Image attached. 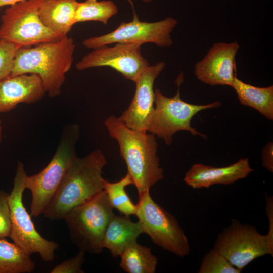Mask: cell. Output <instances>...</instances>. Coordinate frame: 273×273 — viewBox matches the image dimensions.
I'll list each match as a JSON object with an SVG mask.
<instances>
[{
    "label": "cell",
    "mask_w": 273,
    "mask_h": 273,
    "mask_svg": "<svg viewBox=\"0 0 273 273\" xmlns=\"http://www.w3.org/2000/svg\"><path fill=\"white\" fill-rule=\"evenodd\" d=\"M2 140V121L0 119V142Z\"/></svg>",
    "instance_id": "31"
},
{
    "label": "cell",
    "mask_w": 273,
    "mask_h": 273,
    "mask_svg": "<svg viewBox=\"0 0 273 273\" xmlns=\"http://www.w3.org/2000/svg\"><path fill=\"white\" fill-rule=\"evenodd\" d=\"M8 193L0 189V239L10 237L11 232Z\"/></svg>",
    "instance_id": "26"
},
{
    "label": "cell",
    "mask_w": 273,
    "mask_h": 273,
    "mask_svg": "<svg viewBox=\"0 0 273 273\" xmlns=\"http://www.w3.org/2000/svg\"><path fill=\"white\" fill-rule=\"evenodd\" d=\"M139 197L135 216L144 233L164 250L183 258L188 255V239L175 217L153 200L150 191Z\"/></svg>",
    "instance_id": "9"
},
{
    "label": "cell",
    "mask_w": 273,
    "mask_h": 273,
    "mask_svg": "<svg viewBox=\"0 0 273 273\" xmlns=\"http://www.w3.org/2000/svg\"><path fill=\"white\" fill-rule=\"evenodd\" d=\"M143 233V229L139 221L134 222L129 216L114 214L104 233L103 248L109 249L113 257L120 256L128 246L137 242L138 237Z\"/></svg>",
    "instance_id": "18"
},
{
    "label": "cell",
    "mask_w": 273,
    "mask_h": 273,
    "mask_svg": "<svg viewBox=\"0 0 273 273\" xmlns=\"http://www.w3.org/2000/svg\"><path fill=\"white\" fill-rule=\"evenodd\" d=\"M85 252L79 250L74 257L66 259L54 267L51 273H83L82 266L85 261Z\"/></svg>",
    "instance_id": "27"
},
{
    "label": "cell",
    "mask_w": 273,
    "mask_h": 273,
    "mask_svg": "<svg viewBox=\"0 0 273 273\" xmlns=\"http://www.w3.org/2000/svg\"><path fill=\"white\" fill-rule=\"evenodd\" d=\"M26 175L24 164L18 161L13 187L8 196L11 222L10 238L30 255L38 253L43 260L50 262L54 260L59 245L43 238L38 232L24 205L23 195L26 189Z\"/></svg>",
    "instance_id": "7"
},
{
    "label": "cell",
    "mask_w": 273,
    "mask_h": 273,
    "mask_svg": "<svg viewBox=\"0 0 273 273\" xmlns=\"http://www.w3.org/2000/svg\"><path fill=\"white\" fill-rule=\"evenodd\" d=\"M141 45L116 43L112 47L104 46L93 49L75 65L78 70L109 67L121 73L126 79L134 82L150 65L142 56Z\"/></svg>",
    "instance_id": "12"
},
{
    "label": "cell",
    "mask_w": 273,
    "mask_h": 273,
    "mask_svg": "<svg viewBox=\"0 0 273 273\" xmlns=\"http://www.w3.org/2000/svg\"><path fill=\"white\" fill-rule=\"evenodd\" d=\"M79 136L78 125H66L55 154L48 164L39 172L26 176L25 188L30 190L32 196V216L36 217L43 214L69 167L77 157L75 146Z\"/></svg>",
    "instance_id": "4"
},
{
    "label": "cell",
    "mask_w": 273,
    "mask_h": 273,
    "mask_svg": "<svg viewBox=\"0 0 273 273\" xmlns=\"http://www.w3.org/2000/svg\"><path fill=\"white\" fill-rule=\"evenodd\" d=\"M183 80V75H179L177 79L178 89L173 97L165 96L158 88L154 90V108L147 132L162 139L168 145L172 142L173 135L180 131H187L194 136L206 139V135L191 126V120L201 111L217 108L222 105L218 101L205 105H195L184 101L179 92Z\"/></svg>",
    "instance_id": "6"
},
{
    "label": "cell",
    "mask_w": 273,
    "mask_h": 273,
    "mask_svg": "<svg viewBox=\"0 0 273 273\" xmlns=\"http://www.w3.org/2000/svg\"><path fill=\"white\" fill-rule=\"evenodd\" d=\"M106 158L100 149L77 157L69 167L43 214L51 220L64 219L74 208L92 199L104 190L103 169Z\"/></svg>",
    "instance_id": "1"
},
{
    "label": "cell",
    "mask_w": 273,
    "mask_h": 273,
    "mask_svg": "<svg viewBox=\"0 0 273 273\" xmlns=\"http://www.w3.org/2000/svg\"><path fill=\"white\" fill-rule=\"evenodd\" d=\"M35 268L28 254L14 242L0 239V273H29Z\"/></svg>",
    "instance_id": "20"
},
{
    "label": "cell",
    "mask_w": 273,
    "mask_h": 273,
    "mask_svg": "<svg viewBox=\"0 0 273 273\" xmlns=\"http://www.w3.org/2000/svg\"><path fill=\"white\" fill-rule=\"evenodd\" d=\"M165 67L164 62L149 65L134 82L133 98L127 109L118 117L128 128L147 132L154 108V83Z\"/></svg>",
    "instance_id": "13"
},
{
    "label": "cell",
    "mask_w": 273,
    "mask_h": 273,
    "mask_svg": "<svg viewBox=\"0 0 273 273\" xmlns=\"http://www.w3.org/2000/svg\"><path fill=\"white\" fill-rule=\"evenodd\" d=\"M213 249L242 271L258 257L273 256V240L259 233L254 226L232 219L217 236Z\"/></svg>",
    "instance_id": "10"
},
{
    "label": "cell",
    "mask_w": 273,
    "mask_h": 273,
    "mask_svg": "<svg viewBox=\"0 0 273 273\" xmlns=\"http://www.w3.org/2000/svg\"><path fill=\"white\" fill-rule=\"evenodd\" d=\"M114 214L103 190L88 201L72 209L64 217L70 239L79 249L93 254L103 249L105 230Z\"/></svg>",
    "instance_id": "5"
},
{
    "label": "cell",
    "mask_w": 273,
    "mask_h": 273,
    "mask_svg": "<svg viewBox=\"0 0 273 273\" xmlns=\"http://www.w3.org/2000/svg\"><path fill=\"white\" fill-rule=\"evenodd\" d=\"M237 42H217L195 66L194 74L203 83L212 86H231L236 76Z\"/></svg>",
    "instance_id": "14"
},
{
    "label": "cell",
    "mask_w": 273,
    "mask_h": 273,
    "mask_svg": "<svg viewBox=\"0 0 273 273\" xmlns=\"http://www.w3.org/2000/svg\"><path fill=\"white\" fill-rule=\"evenodd\" d=\"M144 3H149L152 2L153 0H142Z\"/></svg>",
    "instance_id": "32"
},
{
    "label": "cell",
    "mask_w": 273,
    "mask_h": 273,
    "mask_svg": "<svg viewBox=\"0 0 273 273\" xmlns=\"http://www.w3.org/2000/svg\"><path fill=\"white\" fill-rule=\"evenodd\" d=\"M121 268L127 273H154L158 264L157 257L151 249L137 242L128 246L120 255Z\"/></svg>",
    "instance_id": "21"
},
{
    "label": "cell",
    "mask_w": 273,
    "mask_h": 273,
    "mask_svg": "<svg viewBox=\"0 0 273 273\" xmlns=\"http://www.w3.org/2000/svg\"><path fill=\"white\" fill-rule=\"evenodd\" d=\"M46 94L41 80L36 74L10 76L0 81V113L11 111L21 103H35Z\"/></svg>",
    "instance_id": "16"
},
{
    "label": "cell",
    "mask_w": 273,
    "mask_h": 273,
    "mask_svg": "<svg viewBox=\"0 0 273 273\" xmlns=\"http://www.w3.org/2000/svg\"><path fill=\"white\" fill-rule=\"evenodd\" d=\"M253 171L248 158H241L233 164L221 167L196 163L187 171L184 181L194 189L209 188L214 185L233 184L247 177Z\"/></svg>",
    "instance_id": "15"
},
{
    "label": "cell",
    "mask_w": 273,
    "mask_h": 273,
    "mask_svg": "<svg viewBox=\"0 0 273 273\" xmlns=\"http://www.w3.org/2000/svg\"><path fill=\"white\" fill-rule=\"evenodd\" d=\"M266 212L269 221V230L267 234L273 240V198L265 194Z\"/></svg>",
    "instance_id": "29"
},
{
    "label": "cell",
    "mask_w": 273,
    "mask_h": 273,
    "mask_svg": "<svg viewBox=\"0 0 273 273\" xmlns=\"http://www.w3.org/2000/svg\"><path fill=\"white\" fill-rule=\"evenodd\" d=\"M75 48L73 39L68 36L57 41L20 48L10 76L36 74L48 96L56 97L61 94L65 75L71 68Z\"/></svg>",
    "instance_id": "3"
},
{
    "label": "cell",
    "mask_w": 273,
    "mask_h": 273,
    "mask_svg": "<svg viewBox=\"0 0 273 273\" xmlns=\"http://www.w3.org/2000/svg\"><path fill=\"white\" fill-rule=\"evenodd\" d=\"M177 23L176 19L170 17L154 22L141 21L134 11L132 21L122 22L110 33L87 38L82 44L92 49L117 43L141 46L152 43L162 48L170 47L173 43L170 34Z\"/></svg>",
    "instance_id": "11"
},
{
    "label": "cell",
    "mask_w": 273,
    "mask_h": 273,
    "mask_svg": "<svg viewBox=\"0 0 273 273\" xmlns=\"http://www.w3.org/2000/svg\"><path fill=\"white\" fill-rule=\"evenodd\" d=\"M199 273H240L222 255L213 248L202 258Z\"/></svg>",
    "instance_id": "24"
},
{
    "label": "cell",
    "mask_w": 273,
    "mask_h": 273,
    "mask_svg": "<svg viewBox=\"0 0 273 273\" xmlns=\"http://www.w3.org/2000/svg\"><path fill=\"white\" fill-rule=\"evenodd\" d=\"M43 0H24L10 5L1 16L0 39L20 48L57 41L66 37L46 27L38 15Z\"/></svg>",
    "instance_id": "8"
},
{
    "label": "cell",
    "mask_w": 273,
    "mask_h": 273,
    "mask_svg": "<svg viewBox=\"0 0 273 273\" xmlns=\"http://www.w3.org/2000/svg\"><path fill=\"white\" fill-rule=\"evenodd\" d=\"M19 47L4 39H0V81L11 74L14 61Z\"/></svg>",
    "instance_id": "25"
},
{
    "label": "cell",
    "mask_w": 273,
    "mask_h": 273,
    "mask_svg": "<svg viewBox=\"0 0 273 273\" xmlns=\"http://www.w3.org/2000/svg\"><path fill=\"white\" fill-rule=\"evenodd\" d=\"M77 0H43L38 10L43 24L52 31L67 36L76 24Z\"/></svg>",
    "instance_id": "17"
},
{
    "label": "cell",
    "mask_w": 273,
    "mask_h": 273,
    "mask_svg": "<svg viewBox=\"0 0 273 273\" xmlns=\"http://www.w3.org/2000/svg\"><path fill=\"white\" fill-rule=\"evenodd\" d=\"M262 166L268 171L273 172V142H268L262 150Z\"/></svg>",
    "instance_id": "28"
},
{
    "label": "cell",
    "mask_w": 273,
    "mask_h": 273,
    "mask_svg": "<svg viewBox=\"0 0 273 273\" xmlns=\"http://www.w3.org/2000/svg\"><path fill=\"white\" fill-rule=\"evenodd\" d=\"M24 0H0V8L10 6Z\"/></svg>",
    "instance_id": "30"
},
{
    "label": "cell",
    "mask_w": 273,
    "mask_h": 273,
    "mask_svg": "<svg viewBox=\"0 0 273 273\" xmlns=\"http://www.w3.org/2000/svg\"><path fill=\"white\" fill-rule=\"evenodd\" d=\"M231 87L236 91L241 105L251 107L268 120H273L272 85L257 87L245 83L236 76Z\"/></svg>",
    "instance_id": "19"
},
{
    "label": "cell",
    "mask_w": 273,
    "mask_h": 273,
    "mask_svg": "<svg viewBox=\"0 0 273 273\" xmlns=\"http://www.w3.org/2000/svg\"><path fill=\"white\" fill-rule=\"evenodd\" d=\"M104 123L110 136L118 142L120 154L126 163L139 196L150 191L164 177L157 156L156 136L146 131L131 129L113 115Z\"/></svg>",
    "instance_id": "2"
},
{
    "label": "cell",
    "mask_w": 273,
    "mask_h": 273,
    "mask_svg": "<svg viewBox=\"0 0 273 273\" xmlns=\"http://www.w3.org/2000/svg\"><path fill=\"white\" fill-rule=\"evenodd\" d=\"M133 184L130 174H127L119 181L111 183L106 180L104 183L103 189L108 200L113 208L126 216L135 215L137 206L127 194L125 188Z\"/></svg>",
    "instance_id": "22"
},
{
    "label": "cell",
    "mask_w": 273,
    "mask_h": 273,
    "mask_svg": "<svg viewBox=\"0 0 273 273\" xmlns=\"http://www.w3.org/2000/svg\"><path fill=\"white\" fill-rule=\"evenodd\" d=\"M118 12L117 6L110 0L78 2L76 12V23L95 21L107 24L109 20Z\"/></svg>",
    "instance_id": "23"
}]
</instances>
